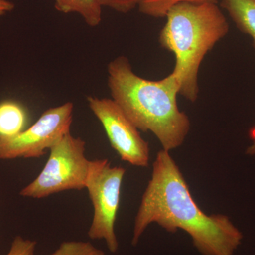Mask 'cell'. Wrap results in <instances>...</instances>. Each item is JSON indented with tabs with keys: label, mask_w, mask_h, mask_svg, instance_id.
Instances as JSON below:
<instances>
[{
	"label": "cell",
	"mask_w": 255,
	"mask_h": 255,
	"mask_svg": "<svg viewBox=\"0 0 255 255\" xmlns=\"http://www.w3.org/2000/svg\"><path fill=\"white\" fill-rule=\"evenodd\" d=\"M152 223L168 233L185 231L202 255H234L243 238L228 216L207 215L199 207L175 161L163 149L156 156L135 216L132 246Z\"/></svg>",
	"instance_id": "6da1fadb"
},
{
	"label": "cell",
	"mask_w": 255,
	"mask_h": 255,
	"mask_svg": "<svg viewBox=\"0 0 255 255\" xmlns=\"http://www.w3.org/2000/svg\"><path fill=\"white\" fill-rule=\"evenodd\" d=\"M107 73L112 100L139 130L152 132L169 152L184 143L190 120L178 107L179 85L173 73L159 80L142 78L126 56L111 61Z\"/></svg>",
	"instance_id": "7a4b0ae2"
},
{
	"label": "cell",
	"mask_w": 255,
	"mask_h": 255,
	"mask_svg": "<svg viewBox=\"0 0 255 255\" xmlns=\"http://www.w3.org/2000/svg\"><path fill=\"white\" fill-rule=\"evenodd\" d=\"M159 36L160 46L174 53L172 73L179 95L195 102L199 69L206 54L229 31V23L216 3L181 2L169 10Z\"/></svg>",
	"instance_id": "3957f363"
},
{
	"label": "cell",
	"mask_w": 255,
	"mask_h": 255,
	"mask_svg": "<svg viewBox=\"0 0 255 255\" xmlns=\"http://www.w3.org/2000/svg\"><path fill=\"white\" fill-rule=\"evenodd\" d=\"M41 173L19 192L23 197L41 199L61 191L85 189L90 160L86 142L68 134L50 149Z\"/></svg>",
	"instance_id": "277c9868"
},
{
	"label": "cell",
	"mask_w": 255,
	"mask_h": 255,
	"mask_svg": "<svg viewBox=\"0 0 255 255\" xmlns=\"http://www.w3.org/2000/svg\"><path fill=\"white\" fill-rule=\"evenodd\" d=\"M125 174L126 169L112 166L107 159L90 160L85 186L94 209L87 235L90 239L105 241L112 253H117L119 249L115 223Z\"/></svg>",
	"instance_id": "5b68a950"
},
{
	"label": "cell",
	"mask_w": 255,
	"mask_h": 255,
	"mask_svg": "<svg viewBox=\"0 0 255 255\" xmlns=\"http://www.w3.org/2000/svg\"><path fill=\"white\" fill-rule=\"evenodd\" d=\"M74 105L68 102L45 111L26 130L13 136L0 135V159L39 158L70 132Z\"/></svg>",
	"instance_id": "8992f818"
},
{
	"label": "cell",
	"mask_w": 255,
	"mask_h": 255,
	"mask_svg": "<svg viewBox=\"0 0 255 255\" xmlns=\"http://www.w3.org/2000/svg\"><path fill=\"white\" fill-rule=\"evenodd\" d=\"M89 108L105 129L111 145L122 160L139 167H148L150 146L138 128L112 98L88 96Z\"/></svg>",
	"instance_id": "52a82bcc"
},
{
	"label": "cell",
	"mask_w": 255,
	"mask_h": 255,
	"mask_svg": "<svg viewBox=\"0 0 255 255\" xmlns=\"http://www.w3.org/2000/svg\"><path fill=\"white\" fill-rule=\"evenodd\" d=\"M221 6L238 29L251 37L255 48V0H221Z\"/></svg>",
	"instance_id": "ba28073f"
},
{
	"label": "cell",
	"mask_w": 255,
	"mask_h": 255,
	"mask_svg": "<svg viewBox=\"0 0 255 255\" xmlns=\"http://www.w3.org/2000/svg\"><path fill=\"white\" fill-rule=\"evenodd\" d=\"M55 7L63 14L80 15L91 27H96L102 21V6L98 0H55Z\"/></svg>",
	"instance_id": "9c48e42d"
},
{
	"label": "cell",
	"mask_w": 255,
	"mask_h": 255,
	"mask_svg": "<svg viewBox=\"0 0 255 255\" xmlns=\"http://www.w3.org/2000/svg\"><path fill=\"white\" fill-rule=\"evenodd\" d=\"M26 115L19 104L6 101L0 104V135L13 136L23 130Z\"/></svg>",
	"instance_id": "30bf717a"
},
{
	"label": "cell",
	"mask_w": 255,
	"mask_h": 255,
	"mask_svg": "<svg viewBox=\"0 0 255 255\" xmlns=\"http://www.w3.org/2000/svg\"><path fill=\"white\" fill-rule=\"evenodd\" d=\"M181 2L216 3L218 0H141L138 6L139 11L146 16L154 18L165 17L172 6Z\"/></svg>",
	"instance_id": "8fae6325"
},
{
	"label": "cell",
	"mask_w": 255,
	"mask_h": 255,
	"mask_svg": "<svg viewBox=\"0 0 255 255\" xmlns=\"http://www.w3.org/2000/svg\"><path fill=\"white\" fill-rule=\"evenodd\" d=\"M50 255H106L90 242L65 241Z\"/></svg>",
	"instance_id": "7c38bea8"
},
{
	"label": "cell",
	"mask_w": 255,
	"mask_h": 255,
	"mask_svg": "<svg viewBox=\"0 0 255 255\" xmlns=\"http://www.w3.org/2000/svg\"><path fill=\"white\" fill-rule=\"evenodd\" d=\"M36 242L16 236L10 246L9 251L5 255H35Z\"/></svg>",
	"instance_id": "4fadbf2b"
},
{
	"label": "cell",
	"mask_w": 255,
	"mask_h": 255,
	"mask_svg": "<svg viewBox=\"0 0 255 255\" xmlns=\"http://www.w3.org/2000/svg\"><path fill=\"white\" fill-rule=\"evenodd\" d=\"M101 6L109 7L117 12L127 14L139 6L141 0H98Z\"/></svg>",
	"instance_id": "5bb4252c"
},
{
	"label": "cell",
	"mask_w": 255,
	"mask_h": 255,
	"mask_svg": "<svg viewBox=\"0 0 255 255\" xmlns=\"http://www.w3.org/2000/svg\"><path fill=\"white\" fill-rule=\"evenodd\" d=\"M15 5L8 0H0V16L10 12L14 9Z\"/></svg>",
	"instance_id": "9a60e30c"
},
{
	"label": "cell",
	"mask_w": 255,
	"mask_h": 255,
	"mask_svg": "<svg viewBox=\"0 0 255 255\" xmlns=\"http://www.w3.org/2000/svg\"><path fill=\"white\" fill-rule=\"evenodd\" d=\"M251 138L253 140V142L249 147H248L246 150L247 155H255V128L252 129L251 132H250Z\"/></svg>",
	"instance_id": "2e32d148"
}]
</instances>
